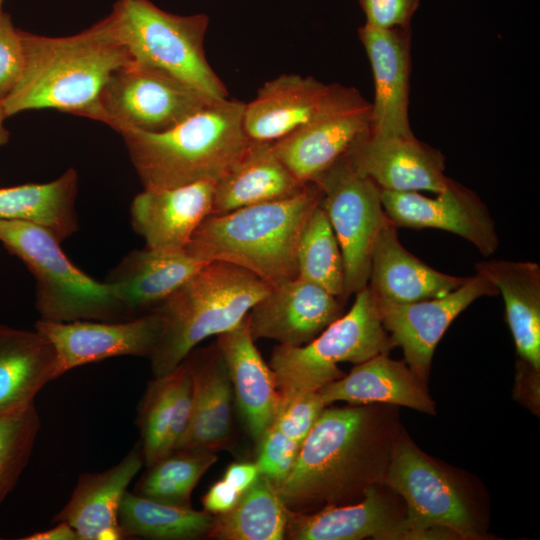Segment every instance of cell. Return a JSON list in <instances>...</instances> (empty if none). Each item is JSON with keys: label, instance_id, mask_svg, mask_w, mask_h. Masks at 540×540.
<instances>
[{"label": "cell", "instance_id": "5b68a950", "mask_svg": "<svg viewBox=\"0 0 540 540\" xmlns=\"http://www.w3.org/2000/svg\"><path fill=\"white\" fill-rule=\"evenodd\" d=\"M271 289L251 272L211 261L152 311L162 320L150 361L155 377L174 370L204 339L238 326Z\"/></svg>", "mask_w": 540, "mask_h": 540}, {"label": "cell", "instance_id": "603a6c76", "mask_svg": "<svg viewBox=\"0 0 540 540\" xmlns=\"http://www.w3.org/2000/svg\"><path fill=\"white\" fill-rule=\"evenodd\" d=\"M254 341L246 317L235 328L218 335L216 346L225 361L247 430L259 441L277 413L280 394L274 372Z\"/></svg>", "mask_w": 540, "mask_h": 540}, {"label": "cell", "instance_id": "f35d334b", "mask_svg": "<svg viewBox=\"0 0 540 540\" xmlns=\"http://www.w3.org/2000/svg\"><path fill=\"white\" fill-rule=\"evenodd\" d=\"M421 0H359L366 24L381 28H409Z\"/></svg>", "mask_w": 540, "mask_h": 540}, {"label": "cell", "instance_id": "6da1fadb", "mask_svg": "<svg viewBox=\"0 0 540 540\" xmlns=\"http://www.w3.org/2000/svg\"><path fill=\"white\" fill-rule=\"evenodd\" d=\"M399 427L374 404L323 409L285 478L275 487L288 510L312 512L360 500L384 483Z\"/></svg>", "mask_w": 540, "mask_h": 540}, {"label": "cell", "instance_id": "44dd1931", "mask_svg": "<svg viewBox=\"0 0 540 540\" xmlns=\"http://www.w3.org/2000/svg\"><path fill=\"white\" fill-rule=\"evenodd\" d=\"M144 464L140 442L115 465L82 473L63 508L52 519L66 522L80 540H120L118 514L122 498Z\"/></svg>", "mask_w": 540, "mask_h": 540}, {"label": "cell", "instance_id": "7402d4cb", "mask_svg": "<svg viewBox=\"0 0 540 540\" xmlns=\"http://www.w3.org/2000/svg\"><path fill=\"white\" fill-rule=\"evenodd\" d=\"M192 375V410L188 427L174 451L214 452L232 433L233 387L225 361L214 348L185 357Z\"/></svg>", "mask_w": 540, "mask_h": 540}, {"label": "cell", "instance_id": "8d00e7d4", "mask_svg": "<svg viewBox=\"0 0 540 540\" xmlns=\"http://www.w3.org/2000/svg\"><path fill=\"white\" fill-rule=\"evenodd\" d=\"M39 429L35 403L0 415V505L27 466Z\"/></svg>", "mask_w": 540, "mask_h": 540}, {"label": "cell", "instance_id": "9a60e30c", "mask_svg": "<svg viewBox=\"0 0 540 540\" xmlns=\"http://www.w3.org/2000/svg\"><path fill=\"white\" fill-rule=\"evenodd\" d=\"M436 197L418 192L381 190L384 212L396 227L435 228L459 235L484 256L499 245L495 223L481 199L470 189L450 179Z\"/></svg>", "mask_w": 540, "mask_h": 540}, {"label": "cell", "instance_id": "f546056e", "mask_svg": "<svg viewBox=\"0 0 540 540\" xmlns=\"http://www.w3.org/2000/svg\"><path fill=\"white\" fill-rule=\"evenodd\" d=\"M475 269L502 295L517 353L539 372L540 266L531 261L492 259L476 263Z\"/></svg>", "mask_w": 540, "mask_h": 540}, {"label": "cell", "instance_id": "4dcf8cb0", "mask_svg": "<svg viewBox=\"0 0 540 540\" xmlns=\"http://www.w3.org/2000/svg\"><path fill=\"white\" fill-rule=\"evenodd\" d=\"M77 189L78 174L73 168L48 183L0 188V221L37 224L62 242L79 229Z\"/></svg>", "mask_w": 540, "mask_h": 540}, {"label": "cell", "instance_id": "74e56055", "mask_svg": "<svg viewBox=\"0 0 540 540\" xmlns=\"http://www.w3.org/2000/svg\"><path fill=\"white\" fill-rule=\"evenodd\" d=\"M25 65L21 30L13 25L10 15L0 20V101L3 102L17 85Z\"/></svg>", "mask_w": 540, "mask_h": 540}, {"label": "cell", "instance_id": "277c9868", "mask_svg": "<svg viewBox=\"0 0 540 540\" xmlns=\"http://www.w3.org/2000/svg\"><path fill=\"white\" fill-rule=\"evenodd\" d=\"M244 105L225 98L163 132L119 131L144 188L215 184L250 143L242 125Z\"/></svg>", "mask_w": 540, "mask_h": 540}, {"label": "cell", "instance_id": "d590c367", "mask_svg": "<svg viewBox=\"0 0 540 540\" xmlns=\"http://www.w3.org/2000/svg\"><path fill=\"white\" fill-rule=\"evenodd\" d=\"M175 371L149 382L139 403L137 425L144 464L148 467L173 452V394Z\"/></svg>", "mask_w": 540, "mask_h": 540}, {"label": "cell", "instance_id": "83f0119b", "mask_svg": "<svg viewBox=\"0 0 540 540\" xmlns=\"http://www.w3.org/2000/svg\"><path fill=\"white\" fill-rule=\"evenodd\" d=\"M307 184L284 165L272 143L250 140L241 158L214 184L211 214L290 198Z\"/></svg>", "mask_w": 540, "mask_h": 540}, {"label": "cell", "instance_id": "ee69618b", "mask_svg": "<svg viewBox=\"0 0 540 540\" xmlns=\"http://www.w3.org/2000/svg\"><path fill=\"white\" fill-rule=\"evenodd\" d=\"M3 1L4 0H0V20H1V17L3 15V12H2V4H3Z\"/></svg>", "mask_w": 540, "mask_h": 540}, {"label": "cell", "instance_id": "60d3db41", "mask_svg": "<svg viewBox=\"0 0 540 540\" xmlns=\"http://www.w3.org/2000/svg\"><path fill=\"white\" fill-rule=\"evenodd\" d=\"M259 475L256 462H236L227 467L223 479L240 493H243L257 480Z\"/></svg>", "mask_w": 540, "mask_h": 540}, {"label": "cell", "instance_id": "d6a6232c", "mask_svg": "<svg viewBox=\"0 0 540 540\" xmlns=\"http://www.w3.org/2000/svg\"><path fill=\"white\" fill-rule=\"evenodd\" d=\"M212 519L213 515L205 510L162 503L128 490L122 498L118 514L123 539H199L208 536Z\"/></svg>", "mask_w": 540, "mask_h": 540}, {"label": "cell", "instance_id": "484cf974", "mask_svg": "<svg viewBox=\"0 0 540 540\" xmlns=\"http://www.w3.org/2000/svg\"><path fill=\"white\" fill-rule=\"evenodd\" d=\"M318 393L326 406L344 401L405 406L430 415L436 413L426 383L405 361L393 360L388 354H379L356 364L349 374L325 385Z\"/></svg>", "mask_w": 540, "mask_h": 540}, {"label": "cell", "instance_id": "d6986e66", "mask_svg": "<svg viewBox=\"0 0 540 540\" xmlns=\"http://www.w3.org/2000/svg\"><path fill=\"white\" fill-rule=\"evenodd\" d=\"M374 79L370 131L379 135L413 134L409 121L410 31L364 24L358 29Z\"/></svg>", "mask_w": 540, "mask_h": 540}, {"label": "cell", "instance_id": "7a4b0ae2", "mask_svg": "<svg viewBox=\"0 0 540 540\" xmlns=\"http://www.w3.org/2000/svg\"><path fill=\"white\" fill-rule=\"evenodd\" d=\"M21 36L25 65L2 102L8 117L25 110L55 109L92 118L110 76L133 61L110 15L71 36L22 30Z\"/></svg>", "mask_w": 540, "mask_h": 540}, {"label": "cell", "instance_id": "4fadbf2b", "mask_svg": "<svg viewBox=\"0 0 540 540\" xmlns=\"http://www.w3.org/2000/svg\"><path fill=\"white\" fill-rule=\"evenodd\" d=\"M497 294V288L476 273L441 297L403 304L375 301L393 345L402 348L405 363L426 383L435 348L453 320L476 299Z\"/></svg>", "mask_w": 540, "mask_h": 540}, {"label": "cell", "instance_id": "30bf717a", "mask_svg": "<svg viewBox=\"0 0 540 540\" xmlns=\"http://www.w3.org/2000/svg\"><path fill=\"white\" fill-rule=\"evenodd\" d=\"M314 183L338 240L344 266V298L368 284L372 252L382 229L390 222L381 189L359 173L346 154Z\"/></svg>", "mask_w": 540, "mask_h": 540}, {"label": "cell", "instance_id": "f1b7e54d", "mask_svg": "<svg viewBox=\"0 0 540 540\" xmlns=\"http://www.w3.org/2000/svg\"><path fill=\"white\" fill-rule=\"evenodd\" d=\"M60 376L55 348L44 334L0 323V415L34 403Z\"/></svg>", "mask_w": 540, "mask_h": 540}, {"label": "cell", "instance_id": "1f68e13d", "mask_svg": "<svg viewBox=\"0 0 540 540\" xmlns=\"http://www.w3.org/2000/svg\"><path fill=\"white\" fill-rule=\"evenodd\" d=\"M289 510L273 483L260 474L236 505L213 515L209 538L220 540H281L285 538Z\"/></svg>", "mask_w": 540, "mask_h": 540}, {"label": "cell", "instance_id": "836d02e7", "mask_svg": "<svg viewBox=\"0 0 540 540\" xmlns=\"http://www.w3.org/2000/svg\"><path fill=\"white\" fill-rule=\"evenodd\" d=\"M297 269L298 277L324 288L341 301L345 300L341 249L320 203L312 211L300 236Z\"/></svg>", "mask_w": 540, "mask_h": 540}, {"label": "cell", "instance_id": "e0dca14e", "mask_svg": "<svg viewBox=\"0 0 540 540\" xmlns=\"http://www.w3.org/2000/svg\"><path fill=\"white\" fill-rule=\"evenodd\" d=\"M381 190L439 193L448 185L443 154L410 135L362 134L346 153Z\"/></svg>", "mask_w": 540, "mask_h": 540}, {"label": "cell", "instance_id": "d4e9b609", "mask_svg": "<svg viewBox=\"0 0 540 540\" xmlns=\"http://www.w3.org/2000/svg\"><path fill=\"white\" fill-rule=\"evenodd\" d=\"M207 263L186 251L145 247L125 255L105 282L132 319L143 310H153Z\"/></svg>", "mask_w": 540, "mask_h": 540}, {"label": "cell", "instance_id": "4316f807", "mask_svg": "<svg viewBox=\"0 0 540 540\" xmlns=\"http://www.w3.org/2000/svg\"><path fill=\"white\" fill-rule=\"evenodd\" d=\"M328 85L311 76L284 74L266 82L245 103L242 125L249 140L276 142L302 126L315 112Z\"/></svg>", "mask_w": 540, "mask_h": 540}, {"label": "cell", "instance_id": "e575fe53", "mask_svg": "<svg viewBox=\"0 0 540 540\" xmlns=\"http://www.w3.org/2000/svg\"><path fill=\"white\" fill-rule=\"evenodd\" d=\"M216 461L217 456L210 451H173L147 467L133 493L170 505L191 507L193 489Z\"/></svg>", "mask_w": 540, "mask_h": 540}, {"label": "cell", "instance_id": "ab89813d", "mask_svg": "<svg viewBox=\"0 0 540 540\" xmlns=\"http://www.w3.org/2000/svg\"><path fill=\"white\" fill-rule=\"evenodd\" d=\"M241 494L222 478L215 482L203 496L204 510L212 515L228 512L236 505Z\"/></svg>", "mask_w": 540, "mask_h": 540}, {"label": "cell", "instance_id": "8fae6325", "mask_svg": "<svg viewBox=\"0 0 540 540\" xmlns=\"http://www.w3.org/2000/svg\"><path fill=\"white\" fill-rule=\"evenodd\" d=\"M214 101L164 71L132 61L110 76L91 119L116 132L159 133Z\"/></svg>", "mask_w": 540, "mask_h": 540}, {"label": "cell", "instance_id": "8992f818", "mask_svg": "<svg viewBox=\"0 0 540 540\" xmlns=\"http://www.w3.org/2000/svg\"><path fill=\"white\" fill-rule=\"evenodd\" d=\"M0 242L33 275L35 307L42 320L129 319L112 287L76 267L48 229L30 222L0 221Z\"/></svg>", "mask_w": 540, "mask_h": 540}, {"label": "cell", "instance_id": "7bdbcfd3", "mask_svg": "<svg viewBox=\"0 0 540 540\" xmlns=\"http://www.w3.org/2000/svg\"><path fill=\"white\" fill-rule=\"evenodd\" d=\"M7 117L3 103L0 101V146L6 144L9 140V131L4 126V121Z\"/></svg>", "mask_w": 540, "mask_h": 540}, {"label": "cell", "instance_id": "ac0fdd59", "mask_svg": "<svg viewBox=\"0 0 540 540\" xmlns=\"http://www.w3.org/2000/svg\"><path fill=\"white\" fill-rule=\"evenodd\" d=\"M342 315L341 300L300 277L288 280L260 299L247 315L254 340L272 339L301 346Z\"/></svg>", "mask_w": 540, "mask_h": 540}, {"label": "cell", "instance_id": "ffe728a7", "mask_svg": "<svg viewBox=\"0 0 540 540\" xmlns=\"http://www.w3.org/2000/svg\"><path fill=\"white\" fill-rule=\"evenodd\" d=\"M213 194L214 183L207 181L144 188L131 203V224L146 247L185 251L196 229L212 212Z\"/></svg>", "mask_w": 540, "mask_h": 540}, {"label": "cell", "instance_id": "2e32d148", "mask_svg": "<svg viewBox=\"0 0 540 540\" xmlns=\"http://www.w3.org/2000/svg\"><path fill=\"white\" fill-rule=\"evenodd\" d=\"M35 329L53 344L62 376L74 368L111 357H150L161 336L162 320L151 311L122 321L39 319Z\"/></svg>", "mask_w": 540, "mask_h": 540}, {"label": "cell", "instance_id": "cb8c5ba5", "mask_svg": "<svg viewBox=\"0 0 540 540\" xmlns=\"http://www.w3.org/2000/svg\"><path fill=\"white\" fill-rule=\"evenodd\" d=\"M396 228L389 222L372 252L367 286L376 301L403 304L441 297L466 281L437 271L406 250Z\"/></svg>", "mask_w": 540, "mask_h": 540}, {"label": "cell", "instance_id": "9c48e42d", "mask_svg": "<svg viewBox=\"0 0 540 540\" xmlns=\"http://www.w3.org/2000/svg\"><path fill=\"white\" fill-rule=\"evenodd\" d=\"M109 15L133 61L164 71L212 100L228 98L205 56L206 15L171 14L149 0H118Z\"/></svg>", "mask_w": 540, "mask_h": 540}, {"label": "cell", "instance_id": "b9f144b4", "mask_svg": "<svg viewBox=\"0 0 540 540\" xmlns=\"http://www.w3.org/2000/svg\"><path fill=\"white\" fill-rule=\"evenodd\" d=\"M21 540H80L77 531L68 523L56 522V526L45 531L35 532Z\"/></svg>", "mask_w": 540, "mask_h": 540}, {"label": "cell", "instance_id": "3957f363", "mask_svg": "<svg viewBox=\"0 0 540 540\" xmlns=\"http://www.w3.org/2000/svg\"><path fill=\"white\" fill-rule=\"evenodd\" d=\"M321 191L314 182L290 198L208 215L185 251L243 268L275 287L298 276L300 236Z\"/></svg>", "mask_w": 540, "mask_h": 540}, {"label": "cell", "instance_id": "7c38bea8", "mask_svg": "<svg viewBox=\"0 0 540 540\" xmlns=\"http://www.w3.org/2000/svg\"><path fill=\"white\" fill-rule=\"evenodd\" d=\"M371 109V103L356 89L329 84L312 116L273 142V149L299 181L315 182L370 130Z\"/></svg>", "mask_w": 540, "mask_h": 540}, {"label": "cell", "instance_id": "52a82bcc", "mask_svg": "<svg viewBox=\"0 0 540 540\" xmlns=\"http://www.w3.org/2000/svg\"><path fill=\"white\" fill-rule=\"evenodd\" d=\"M394 345L385 330L376 301L368 286L356 293L350 310L301 346L278 345L271 354L281 399L304 392H317L345 373L340 363L359 364Z\"/></svg>", "mask_w": 540, "mask_h": 540}, {"label": "cell", "instance_id": "ba28073f", "mask_svg": "<svg viewBox=\"0 0 540 540\" xmlns=\"http://www.w3.org/2000/svg\"><path fill=\"white\" fill-rule=\"evenodd\" d=\"M384 483L403 500L413 540L486 536L477 506L461 481L400 430Z\"/></svg>", "mask_w": 540, "mask_h": 540}, {"label": "cell", "instance_id": "5bb4252c", "mask_svg": "<svg viewBox=\"0 0 540 540\" xmlns=\"http://www.w3.org/2000/svg\"><path fill=\"white\" fill-rule=\"evenodd\" d=\"M408 522L401 497L385 483L368 487L358 502L312 512L289 510L285 538L293 540H405Z\"/></svg>", "mask_w": 540, "mask_h": 540}]
</instances>
